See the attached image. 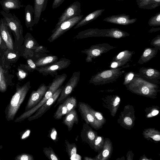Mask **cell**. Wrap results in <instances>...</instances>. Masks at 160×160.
<instances>
[{
    "label": "cell",
    "mask_w": 160,
    "mask_h": 160,
    "mask_svg": "<svg viewBox=\"0 0 160 160\" xmlns=\"http://www.w3.org/2000/svg\"><path fill=\"white\" fill-rule=\"evenodd\" d=\"M65 0H54L52 4V9H55L59 6Z\"/></svg>",
    "instance_id": "cell-31"
},
{
    "label": "cell",
    "mask_w": 160,
    "mask_h": 160,
    "mask_svg": "<svg viewBox=\"0 0 160 160\" xmlns=\"http://www.w3.org/2000/svg\"><path fill=\"white\" fill-rule=\"evenodd\" d=\"M77 102L75 97L69 96L59 105L54 114L53 117L57 120L61 119L71 111L75 109L78 106Z\"/></svg>",
    "instance_id": "cell-7"
},
{
    "label": "cell",
    "mask_w": 160,
    "mask_h": 160,
    "mask_svg": "<svg viewBox=\"0 0 160 160\" xmlns=\"http://www.w3.org/2000/svg\"><path fill=\"white\" fill-rule=\"evenodd\" d=\"M80 3L78 1L73 2L68 7L58 18L54 29H56L65 21L80 15L81 13Z\"/></svg>",
    "instance_id": "cell-8"
},
{
    "label": "cell",
    "mask_w": 160,
    "mask_h": 160,
    "mask_svg": "<svg viewBox=\"0 0 160 160\" xmlns=\"http://www.w3.org/2000/svg\"><path fill=\"white\" fill-rule=\"evenodd\" d=\"M2 10L6 13H10V10L12 9H19L24 7L21 4L20 0H1L0 1Z\"/></svg>",
    "instance_id": "cell-16"
},
{
    "label": "cell",
    "mask_w": 160,
    "mask_h": 160,
    "mask_svg": "<svg viewBox=\"0 0 160 160\" xmlns=\"http://www.w3.org/2000/svg\"><path fill=\"white\" fill-rule=\"evenodd\" d=\"M118 66V63L116 62H113L111 65V67L112 68H115L117 67Z\"/></svg>",
    "instance_id": "cell-46"
},
{
    "label": "cell",
    "mask_w": 160,
    "mask_h": 160,
    "mask_svg": "<svg viewBox=\"0 0 160 160\" xmlns=\"http://www.w3.org/2000/svg\"><path fill=\"white\" fill-rule=\"evenodd\" d=\"M35 52L38 53L37 54L45 53L46 52H49L46 48L40 45L35 49Z\"/></svg>",
    "instance_id": "cell-28"
},
{
    "label": "cell",
    "mask_w": 160,
    "mask_h": 160,
    "mask_svg": "<svg viewBox=\"0 0 160 160\" xmlns=\"http://www.w3.org/2000/svg\"><path fill=\"white\" fill-rule=\"evenodd\" d=\"M125 52H120L117 56L116 58L118 60L122 59L125 55Z\"/></svg>",
    "instance_id": "cell-38"
},
{
    "label": "cell",
    "mask_w": 160,
    "mask_h": 160,
    "mask_svg": "<svg viewBox=\"0 0 160 160\" xmlns=\"http://www.w3.org/2000/svg\"><path fill=\"white\" fill-rule=\"evenodd\" d=\"M3 148V146L2 145H0V150L2 148Z\"/></svg>",
    "instance_id": "cell-49"
},
{
    "label": "cell",
    "mask_w": 160,
    "mask_h": 160,
    "mask_svg": "<svg viewBox=\"0 0 160 160\" xmlns=\"http://www.w3.org/2000/svg\"><path fill=\"white\" fill-rule=\"evenodd\" d=\"M136 2L141 9L151 10L160 5V0H136Z\"/></svg>",
    "instance_id": "cell-18"
},
{
    "label": "cell",
    "mask_w": 160,
    "mask_h": 160,
    "mask_svg": "<svg viewBox=\"0 0 160 160\" xmlns=\"http://www.w3.org/2000/svg\"><path fill=\"white\" fill-rule=\"evenodd\" d=\"M71 64V61L69 59L62 58L58 61L50 65L45 67H37L36 70L43 76L50 75L54 77L58 75V71L67 68Z\"/></svg>",
    "instance_id": "cell-5"
},
{
    "label": "cell",
    "mask_w": 160,
    "mask_h": 160,
    "mask_svg": "<svg viewBox=\"0 0 160 160\" xmlns=\"http://www.w3.org/2000/svg\"><path fill=\"white\" fill-rule=\"evenodd\" d=\"M15 160H34L33 156L26 153H22L17 155L14 158Z\"/></svg>",
    "instance_id": "cell-26"
},
{
    "label": "cell",
    "mask_w": 160,
    "mask_h": 160,
    "mask_svg": "<svg viewBox=\"0 0 160 160\" xmlns=\"http://www.w3.org/2000/svg\"><path fill=\"white\" fill-rule=\"evenodd\" d=\"M159 112V111L158 110H154V111H153L152 113V115L153 116H155L156 115H157V114H158Z\"/></svg>",
    "instance_id": "cell-47"
},
{
    "label": "cell",
    "mask_w": 160,
    "mask_h": 160,
    "mask_svg": "<svg viewBox=\"0 0 160 160\" xmlns=\"http://www.w3.org/2000/svg\"><path fill=\"white\" fill-rule=\"evenodd\" d=\"M30 88L29 82L22 86H17L15 93L5 109V116L8 121L14 120L21 104L25 99Z\"/></svg>",
    "instance_id": "cell-2"
},
{
    "label": "cell",
    "mask_w": 160,
    "mask_h": 160,
    "mask_svg": "<svg viewBox=\"0 0 160 160\" xmlns=\"http://www.w3.org/2000/svg\"><path fill=\"white\" fill-rule=\"evenodd\" d=\"M34 9L31 5H27L25 9V20L26 25L28 28L32 30V27L34 25Z\"/></svg>",
    "instance_id": "cell-19"
},
{
    "label": "cell",
    "mask_w": 160,
    "mask_h": 160,
    "mask_svg": "<svg viewBox=\"0 0 160 160\" xmlns=\"http://www.w3.org/2000/svg\"><path fill=\"white\" fill-rule=\"evenodd\" d=\"M152 138L155 141H159L160 140V136L159 135L157 134L152 137Z\"/></svg>",
    "instance_id": "cell-43"
},
{
    "label": "cell",
    "mask_w": 160,
    "mask_h": 160,
    "mask_svg": "<svg viewBox=\"0 0 160 160\" xmlns=\"http://www.w3.org/2000/svg\"><path fill=\"white\" fill-rule=\"evenodd\" d=\"M18 75L21 79H23L26 76V73L22 70L18 71Z\"/></svg>",
    "instance_id": "cell-33"
},
{
    "label": "cell",
    "mask_w": 160,
    "mask_h": 160,
    "mask_svg": "<svg viewBox=\"0 0 160 160\" xmlns=\"http://www.w3.org/2000/svg\"><path fill=\"white\" fill-rule=\"evenodd\" d=\"M120 101V98L118 97H117L113 102V105L114 106H116L119 103Z\"/></svg>",
    "instance_id": "cell-42"
},
{
    "label": "cell",
    "mask_w": 160,
    "mask_h": 160,
    "mask_svg": "<svg viewBox=\"0 0 160 160\" xmlns=\"http://www.w3.org/2000/svg\"><path fill=\"white\" fill-rule=\"evenodd\" d=\"M2 36H1V34H0V45L1 43V42H2Z\"/></svg>",
    "instance_id": "cell-48"
},
{
    "label": "cell",
    "mask_w": 160,
    "mask_h": 160,
    "mask_svg": "<svg viewBox=\"0 0 160 160\" xmlns=\"http://www.w3.org/2000/svg\"><path fill=\"white\" fill-rule=\"evenodd\" d=\"M141 90L142 93L145 95L148 94L149 92V90L148 88L145 86L142 87Z\"/></svg>",
    "instance_id": "cell-37"
},
{
    "label": "cell",
    "mask_w": 160,
    "mask_h": 160,
    "mask_svg": "<svg viewBox=\"0 0 160 160\" xmlns=\"http://www.w3.org/2000/svg\"><path fill=\"white\" fill-rule=\"evenodd\" d=\"M80 72L79 71L74 72L68 82L64 86L61 93L57 100L58 104L63 102L68 97L74 90L80 80Z\"/></svg>",
    "instance_id": "cell-6"
},
{
    "label": "cell",
    "mask_w": 160,
    "mask_h": 160,
    "mask_svg": "<svg viewBox=\"0 0 160 160\" xmlns=\"http://www.w3.org/2000/svg\"><path fill=\"white\" fill-rule=\"evenodd\" d=\"M94 115L96 118L99 120H101L102 118V117L101 114L98 112H95Z\"/></svg>",
    "instance_id": "cell-39"
},
{
    "label": "cell",
    "mask_w": 160,
    "mask_h": 160,
    "mask_svg": "<svg viewBox=\"0 0 160 160\" xmlns=\"http://www.w3.org/2000/svg\"><path fill=\"white\" fill-rule=\"evenodd\" d=\"M64 86H62L60 87L52 97L38 109L33 115L31 116L28 118V120L29 121H31L38 119L44 114L57 100Z\"/></svg>",
    "instance_id": "cell-10"
},
{
    "label": "cell",
    "mask_w": 160,
    "mask_h": 160,
    "mask_svg": "<svg viewBox=\"0 0 160 160\" xmlns=\"http://www.w3.org/2000/svg\"><path fill=\"white\" fill-rule=\"evenodd\" d=\"M7 85L3 69L0 65V91L3 92L7 90Z\"/></svg>",
    "instance_id": "cell-24"
},
{
    "label": "cell",
    "mask_w": 160,
    "mask_h": 160,
    "mask_svg": "<svg viewBox=\"0 0 160 160\" xmlns=\"http://www.w3.org/2000/svg\"><path fill=\"white\" fill-rule=\"evenodd\" d=\"M43 152L45 156L49 160H60L52 148L50 147L44 148Z\"/></svg>",
    "instance_id": "cell-23"
},
{
    "label": "cell",
    "mask_w": 160,
    "mask_h": 160,
    "mask_svg": "<svg viewBox=\"0 0 160 160\" xmlns=\"http://www.w3.org/2000/svg\"><path fill=\"white\" fill-rule=\"evenodd\" d=\"M134 76V75L132 73H130L129 74L128 77V80H131L132 79Z\"/></svg>",
    "instance_id": "cell-45"
},
{
    "label": "cell",
    "mask_w": 160,
    "mask_h": 160,
    "mask_svg": "<svg viewBox=\"0 0 160 160\" xmlns=\"http://www.w3.org/2000/svg\"><path fill=\"white\" fill-rule=\"evenodd\" d=\"M37 55L38 58L34 62L38 68L50 65L56 62L58 60L57 56L48 55L46 53L37 54Z\"/></svg>",
    "instance_id": "cell-13"
},
{
    "label": "cell",
    "mask_w": 160,
    "mask_h": 160,
    "mask_svg": "<svg viewBox=\"0 0 160 160\" xmlns=\"http://www.w3.org/2000/svg\"><path fill=\"white\" fill-rule=\"evenodd\" d=\"M148 24L151 26H160V12L151 17L148 21Z\"/></svg>",
    "instance_id": "cell-25"
},
{
    "label": "cell",
    "mask_w": 160,
    "mask_h": 160,
    "mask_svg": "<svg viewBox=\"0 0 160 160\" xmlns=\"http://www.w3.org/2000/svg\"><path fill=\"white\" fill-rule=\"evenodd\" d=\"M27 38L25 43V47L28 49H36L39 46L37 41L30 33H27Z\"/></svg>",
    "instance_id": "cell-22"
},
{
    "label": "cell",
    "mask_w": 160,
    "mask_h": 160,
    "mask_svg": "<svg viewBox=\"0 0 160 160\" xmlns=\"http://www.w3.org/2000/svg\"><path fill=\"white\" fill-rule=\"evenodd\" d=\"M116 1H123L124 0H115Z\"/></svg>",
    "instance_id": "cell-50"
},
{
    "label": "cell",
    "mask_w": 160,
    "mask_h": 160,
    "mask_svg": "<svg viewBox=\"0 0 160 160\" xmlns=\"http://www.w3.org/2000/svg\"><path fill=\"white\" fill-rule=\"evenodd\" d=\"M152 52V51L151 49H147L144 51L143 56L144 57H147L151 54Z\"/></svg>",
    "instance_id": "cell-34"
},
{
    "label": "cell",
    "mask_w": 160,
    "mask_h": 160,
    "mask_svg": "<svg viewBox=\"0 0 160 160\" xmlns=\"http://www.w3.org/2000/svg\"><path fill=\"white\" fill-rule=\"evenodd\" d=\"M48 136L55 142L58 141L57 132L54 128H52L49 131Z\"/></svg>",
    "instance_id": "cell-27"
},
{
    "label": "cell",
    "mask_w": 160,
    "mask_h": 160,
    "mask_svg": "<svg viewBox=\"0 0 160 160\" xmlns=\"http://www.w3.org/2000/svg\"><path fill=\"white\" fill-rule=\"evenodd\" d=\"M79 119L77 111L75 109H73L63 118L62 123L66 126L69 131H70L74 124H77Z\"/></svg>",
    "instance_id": "cell-15"
},
{
    "label": "cell",
    "mask_w": 160,
    "mask_h": 160,
    "mask_svg": "<svg viewBox=\"0 0 160 160\" xmlns=\"http://www.w3.org/2000/svg\"><path fill=\"white\" fill-rule=\"evenodd\" d=\"M48 0H34V23L36 25L38 22L41 13L45 10Z\"/></svg>",
    "instance_id": "cell-14"
},
{
    "label": "cell",
    "mask_w": 160,
    "mask_h": 160,
    "mask_svg": "<svg viewBox=\"0 0 160 160\" xmlns=\"http://www.w3.org/2000/svg\"><path fill=\"white\" fill-rule=\"evenodd\" d=\"M66 151L71 160H81L82 157L77 154V147L75 143H70L67 140H65Z\"/></svg>",
    "instance_id": "cell-21"
},
{
    "label": "cell",
    "mask_w": 160,
    "mask_h": 160,
    "mask_svg": "<svg viewBox=\"0 0 160 160\" xmlns=\"http://www.w3.org/2000/svg\"><path fill=\"white\" fill-rule=\"evenodd\" d=\"M112 75V72L110 70H107L102 72L99 75L103 78H107L111 77Z\"/></svg>",
    "instance_id": "cell-30"
},
{
    "label": "cell",
    "mask_w": 160,
    "mask_h": 160,
    "mask_svg": "<svg viewBox=\"0 0 160 160\" xmlns=\"http://www.w3.org/2000/svg\"><path fill=\"white\" fill-rule=\"evenodd\" d=\"M10 30L9 28L5 23L4 18L0 19V33L2 37L8 48L10 50H12L13 48V41Z\"/></svg>",
    "instance_id": "cell-12"
},
{
    "label": "cell",
    "mask_w": 160,
    "mask_h": 160,
    "mask_svg": "<svg viewBox=\"0 0 160 160\" xmlns=\"http://www.w3.org/2000/svg\"><path fill=\"white\" fill-rule=\"evenodd\" d=\"M31 130L29 129H26L25 131L20 133V139L24 140L28 138L30 135Z\"/></svg>",
    "instance_id": "cell-29"
},
{
    "label": "cell",
    "mask_w": 160,
    "mask_h": 160,
    "mask_svg": "<svg viewBox=\"0 0 160 160\" xmlns=\"http://www.w3.org/2000/svg\"><path fill=\"white\" fill-rule=\"evenodd\" d=\"M109 154V152L108 150H105L103 152L102 155L104 157H107L108 155Z\"/></svg>",
    "instance_id": "cell-44"
},
{
    "label": "cell",
    "mask_w": 160,
    "mask_h": 160,
    "mask_svg": "<svg viewBox=\"0 0 160 160\" xmlns=\"http://www.w3.org/2000/svg\"><path fill=\"white\" fill-rule=\"evenodd\" d=\"M16 57V55L14 53H10L8 54L7 58L9 59H12L15 58Z\"/></svg>",
    "instance_id": "cell-41"
},
{
    "label": "cell",
    "mask_w": 160,
    "mask_h": 160,
    "mask_svg": "<svg viewBox=\"0 0 160 160\" xmlns=\"http://www.w3.org/2000/svg\"><path fill=\"white\" fill-rule=\"evenodd\" d=\"M105 11L104 9H98L96 10L88 15L82 18V19L76 24L74 28L76 29L80 27L84 26L91 21L97 18L102 15V13Z\"/></svg>",
    "instance_id": "cell-17"
},
{
    "label": "cell",
    "mask_w": 160,
    "mask_h": 160,
    "mask_svg": "<svg viewBox=\"0 0 160 160\" xmlns=\"http://www.w3.org/2000/svg\"><path fill=\"white\" fill-rule=\"evenodd\" d=\"M49 87V86L42 83L36 91H32L25 107V111L29 110L41 101Z\"/></svg>",
    "instance_id": "cell-9"
},
{
    "label": "cell",
    "mask_w": 160,
    "mask_h": 160,
    "mask_svg": "<svg viewBox=\"0 0 160 160\" xmlns=\"http://www.w3.org/2000/svg\"><path fill=\"white\" fill-rule=\"evenodd\" d=\"M27 62L29 66L33 69H36L37 68L35 63L34 61H33L31 59H28L27 60Z\"/></svg>",
    "instance_id": "cell-32"
},
{
    "label": "cell",
    "mask_w": 160,
    "mask_h": 160,
    "mask_svg": "<svg viewBox=\"0 0 160 160\" xmlns=\"http://www.w3.org/2000/svg\"><path fill=\"white\" fill-rule=\"evenodd\" d=\"M103 20L113 24L127 25L135 22L137 19L131 18L129 15L122 14L112 15L104 18Z\"/></svg>",
    "instance_id": "cell-11"
},
{
    "label": "cell",
    "mask_w": 160,
    "mask_h": 160,
    "mask_svg": "<svg viewBox=\"0 0 160 160\" xmlns=\"http://www.w3.org/2000/svg\"><path fill=\"white\" fill-rule=\"evenodd\" d=\"M124 122L128 125H131L132 123V121L131 118L129 117H126L124 119Z\"/></svg>",
    "instance_id": "cell-35"
},
{
    "label": "cell",
    "mask_w": 160,
    "mask_h": 160,
    "mask_svg": "<svg viewBox=\"0 0 160 160\" xmlns=\"http://www.w3.org/2000/svg\"><path fill=\"white\" fill-rule=\"evenodd\" d=\"M83 15H81L67 20L62 23L56 29L52 31V34L48 39L50 42L58 38L67 31L76 25L82 19Z\"/></svg>",
    "instance_id": "cell-3"
},
{
    "label": "cell",
    "mask_w": 160,
    "mask_h": 160,
    "mask_svg": "<svg viewBox=\"0 0 160 160\" xmlns=\"http://www.w3.org/2000/svg\"><path fill=\"white\" fill-rule=\"evenodd\" d=\"M67 78V75L65 73H63L60 75H57L54 77V78L49 84L48 90L41 101L32 108L29 110L25 111L20 116L17 118L14 121L15 122H19L23 121L35 113L49 98L52 97L56 91L62 86Z\"/></svg>",
    "instance_id": "cell-1"
},
{
    "label": "cell",
    "mask_w": 160,
    "mask_h": 160,
    "mask_svg": "<svg viewBox=\"0 0 160 160\" xmlns=\"http://www.w3.org/2000/svg\"><path fill=\"white\" fill-rule=\"evenodd\" d=\"M82 141L87 143H90L95 138L93 132L86 123H84L80 135Z\"/></svg>",
    "instance_id": "cell-20"
},
{
    "label": "cell",
    "mask_w": 160,
    "mask_h": 160,
    "mask_svg": "<svg viewBox=\"0 0 160 160\" xmlns=\"http://www.w3.org/2000/svg\"><path fill=\"white\" fill-rule=\"evenodd\" d=\"M0 13L3 17L6 25L14 33L17 40H19L23 32L22 27L20 20L14 14L7 13L3 10H1Z\"/></svg>",
    "instance_id": "cell-4"
},
{
    "label": "cell",
    "mask_w": 160,
    "mask_h": 160,
    "mask_svg": "<svg viewBox=\"0 0 160 160\" xmlns=\"http://www.w3.org/2000/svg\"><path fill=\"white\" fill-rule=\"evenodd\" d=\"M102 138L101 137H98L95 140L94 142L95 145L97 146L98 144L100 143L102 141Z\"/></svg>",
    "instance_id": "cell-40"
},
{
    "label": "cell",
    "mask_w": 160,
    "mask_h": 160,
    "mask_svg": "<svg viewBox=\"0 0 160 160\" xmlns=\"http://www.w3.org/2000/svg\"><path fill=\"white\" fill-rule=\"evenodd\" d=\"M155 71L152 69H149L146 72V74L147 75L149 76H152L154 74Z\"/></svg>",
    "instance_id": "cell-36"
}]
</instances>
